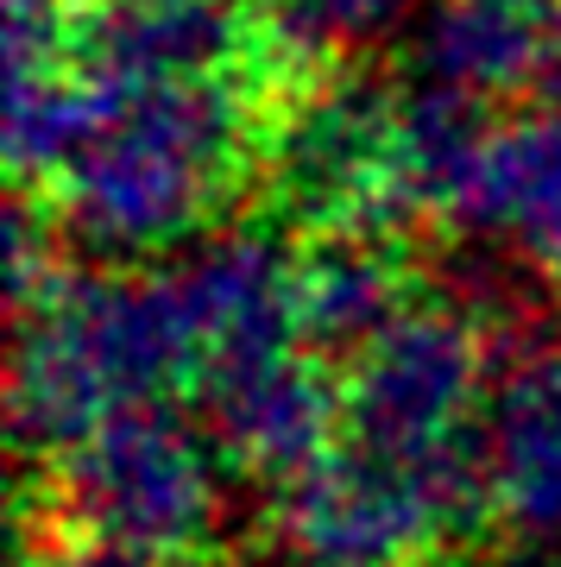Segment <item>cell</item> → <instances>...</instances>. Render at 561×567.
<instances>
[{
  "label": "cell",
  "instance_id": "cell-1",
  "mask_svg": "<svg viewBox=\"0 0 561 567\" xmlns=\"http://www.w3.org/2000/svg\"><path fill=\"white\" fill-rule=\"evenodd\" d=\"M284 89L241 76H95V126L51 183V215L82 252L152 259L196 240L265 183Z\"/></svg>",
  "mask_w": 561,
  "mask_h": 567
},
{
  "label": "cell",
  "instance_id": "cell-2",
  "mask_svg": "<svg viewBox=\"0 0 561 567\" xmlns=\"http://www.w3.org/2000/svg\"><path fill=\"white\" fill-rule=\"evenodd\" d=\"M196 385V334L171 271H76L63 265L13 309V442L58 461L121 410L164 404Z\"/></svg>",
  "mask_w": 561,
  "mask_h": 567
},
{
  "label": "cell",
  "instance_id": "cell-3",
  "mask_svg": "<svg viewBox=\"0 0 561 567\" xmlns=\"http://www.w3.org/2000/svg\"><path fill=\"white\" fill-rule=\"evenodd\" d=\"M221 461L215 435L171 404L121 410L51 461L44 529L126 567H190L221 529Z\"/></svg>",
  "mask_w": 561,
  "mask_h": 567
},
{
  "label": "cell",
  "instance_id": "cell-4",
  "mask_svg": "<svg viewBox=\"0 0 561 567\" xmlns=\"http://www.w3.org/2000/svg\"><path fill=\"white\" fill-rule=\"evenodd\" d=\"M492 328L467 303H410L341 379L347 442L441 473H480L492 404Z\"/></svg>",
  "mask_w": 561,
  "mask_h": 567
},
{
  "label": "cell",
  "instance_id": "cell-5",
  "mask_svg": "<svg viewBox=\"0 0 561 567\" xmlns=\"http://www.w3.org/2000/svg\"><path fill=\"white\" fill-rule=\"evenodd\" d=\"M480 511V473L410 466L347 442L278 486L272 548L284 567H429Z\"/></svg>",
  "mask_w": 561,
  "mask_h": 567
},
{
  "label": "cell",
  "instance_id": "cell-6",
  "mask_svg": "<svg viewBox=\"0 0 561 567\" xmlns=\"http://www.w3.org/2000/svg\"><path fill=\"white\" fill-rule=\"evenodd\" d=\"M486 517L523 548H561V341L504 360L480 423Z\"/></svg>",
  "mask_w": 561,
  "mask_h": 567
},
{
  "label": "cell",
  "instance_id": "cell-7",
  "mask_svg": "<svg viewBox=\"0 0 561 567\" xmlns=\"http://www.w3.org/2000/svg\"><path fill=\"white\" fill-rule=\"evenodd\" d=\"M202 423L227 454V466L284 486L335 447L341 385L328 379V360H316L309 347H284V353L202 379Z\"/></svg>",
  "mask_w": 561,
  "mask_h": 567
},
{
  "label": "cell",
  "instance_id": "cell-8",
  "mask_svg": "<svg viewBox=\"0 0 561 567\" xmlns=\"http://www.w3.org/2000/svg\"><path fill=\"white\" fill-rule=\"evenodd\" d=\"M196 334V385L297 341V252L272 234H221L171 271Z\"/></svg>",
  "mask_w": 561,
  "mask_h": 567
},
{
  "label": "cell",
  "instance_id": "cell-9",
  "mask_svg": "<svg viewBox=\"0 0 561 567\" xmlns=\"http://www.w3.org/2000/svg\"><path fill=\"white\" fill-rule=\"evenodd\" d=\"M410 303L398 234H309L297 246V341L316 360H360Z\"/></svg>",
  "mask_w": 561,
  "mask_h": 567
},
{
  "label": "cell",
  "instance_id": "cell-10",
  "mask_svg": "<svg viewBox=\"0 0 561 567\" xmlns=\"http://www.w3.org/2000/svg\"><path fill=\"white\" fill-rule=\"evenodd\" d=\"M561 32V0H429L417 25V70L429 82L504 102L542 82Z\"/></svg>",
  "mask_w": 561,
  "mask_h": 567
},
{
  "label": "cell",
  "instance_id": "cell-11",
  "mask_svg": "<svg viewBox=\"0 0 561 567\" xmlns=\"http://www.w3.org/2000/svg\"><path fill=\"white\" fill-rule=\"evenodd\" d=\"M467 234H499L523 265L561 278V114L499 121Z\"/></svg>",
  "mask_w": 561,
  "mask_h": 567
},
{
  "label": "cell",
  "instance_id": "cell-12",
  "mask_svg": "<svg viewBox=\"0 0 561 567\" xmlns=\"http://www.w3.org/2000/svg\"><path fill=\"white\" fill-rule=\"evenodd\" d=\"M404 0H265L259 20L272 39V58L290 82H322L347 70L373 32L391 25Z\"/></svg>",
  "mask_w": 561,
  "mask_h": 567
},
{
  "label": "cell",
  "instance_id": "cell-13",
  "mask_svg": "<svg viewBox=\"0 0 561 567\" xmlns=\"http://www.w3.org/2000/svg\"><path fill=\"white\" fill-rule=\"evenodd\" d=\"M542 95H549V107L561 114V32H555V44H549V63H542Z\"/></svg>",
  "mask_w": 561,
  "mask_h": 567
}]
</instances>
